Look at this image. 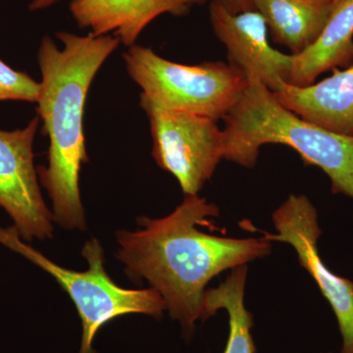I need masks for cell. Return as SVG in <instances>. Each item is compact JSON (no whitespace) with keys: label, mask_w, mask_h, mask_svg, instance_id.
<instances>
[{"label":"cell","mask_w":353,"mask_h":353,"mask_svg":"<svg viewBox=\"0 0 353 353\" xmlns=\"http://www.w3.org/2000/svg\"><path fill=\"white\" fill-rule=\"evenodd\" d=\"M60 0H32L29 8L32 11L43 10V9L50 8V6H54Z\"/></svg>","instance_id":"cell-17"},{"label":"cell","mask_w":353,"mask_h":353,"mask_svg":"<svg viewBox=\"0 0 353 353\" xmlns=\"http://www.w3.org/2000/svg\"><path fill=\"white\" fill-rule=\"evenodd\" d=\"M328 1H333V0H328Z\"/></svg>","instance_id":"cell-18"},{"label":"cell","mask_w":353,"mask_h":353,"mask_svg":"<svg viewBox=\"0 0 353 353\" xmlns=\"http://www.w3.org/2000/svg\"><path fill=\"white\" fill-rule=\"evenodd\" d=\"M59 48L50 37L41 39L38 61L41 80L39 118L50 139L48 166H39V182L52 203V218L64 229H87L80 192L82 165L88 162L83 117L88 90L104 62L117 50L113 34L79 36L59 32Z\"/></svg>","instance_id":"cell-2"},{"label":"cell","mask_w":353,"mask_h":353,"mask_svg":"<svg viewBox=\"0 0 353 353\" xmlns=\"http://www.w3.org/2000/svg\"><path fill=\"white\" fill-rule=\"evenodd\" d=\"M214 1V0H192V4H201L205 2ZM226 4L228 7L233 9V10L239 11L243 9L252 8L248 3V0H218Z\"/></svg>","instance_id":"cell-16"},{"label":"cell","mask_w":353,"mask_h":353,"mask_svg":"<svg viewBox=\"0 0 353 353\" xmlns=\"http://www.w3.org/2000/svg\"><path fill=\"white\" fill-rule=\"evenodd\" d=\"M209 3L211 26L226 48L229 63L275 92L287 82L292 55L271 46L263 16L253 8L233 10L218 0Z\"/></svg>","instance_id":"cell-9"},{"label":"cell","mask_w":353,"mask_h":353,"mask_svg":"<svg viewBox=\"0 0 353 353\" xmlns=\"http://www.w3.org/2000/svg\"><path fill=\"white\" fill-rule=\"evenodd\" d=\"M139 105L150 121L152 157L172 174L185 196H196L224 159V131L218 121L158 105L141 94Z\"/></svg>","instance_id":"cell-6"},{"label":"cell","mask_w":353,"mask_h":353,"mask_svg":"<svg viewBox=\"0 0 353 353\" xmlns=\"http://www.w3.org/2000/svg\"><path fill=\"white\" fill-rule=\"evenodd\" d=\"M272 220L277 233L263 232L264 238L294 248L299 264L333 309L343 336L341 353H353V282L333 273L320 257L318 240L322 231L312 202L305 196L292 194L276 209Z\"/></svg>","instance_id":"cell-7"},{"label":"cell","mask_w":353,"mask_h":353,"mask_svg":"<svg viewBox=\"0 0 353 353\" xmlns=\"http://www.w3.org/2000/svg\"><path fill=\"white\" fill-rule=\"evenodd\" d=\"M297 115L336 134L353 137V64L306 87L283 83L274 92Z\"/></svg>","instance_id":"cell-11"},{"label":"cell","mask_w":353,"mask_h":353,"mask_svg":"<svg viewBox=\"0 0 353 353\" xmlns=\"http://www.w3.org/2000/svg\"><path fill=\"white\" fill-rule=\"evenodd\" d=\"M0 245L20 253L39 268L50 273L75 304L83 325L82 341L78 353H97L95 336L106 323L128 314L160 316L166 306L161 296L148 290H127L114 283L104 268L103 248L97 239L83 245L87 271L77 272L59 266L43 253L28 245L14 227L0 226Z\"/></svg>","instance_id":"cell-4"},{"label":"cell","mask_w":353,"mask_h":353,"mask_svg":"<svg viewBox=\"0 0 353 353\" xmlns=\"http://www.w3.org/2000/svg\"><path fill=\"white\" fill-rule=\"evenodd\" d=\"M338 0H248L269 32L290 54L307 50L321 36Z\"/></svg>","instance_id":"cell-13"},{"label":"cell","mask_w":353,"mask_h":353,"mask_svg":"<svg viewBox=\"0 0 353 353\" xmlns=\"http://www.w3.org/2000/svg\"><path fill=\"white\" fill-rule=\"evenodd\" d=\"M39 92V82L24 72L11 68L0 59V101L36 103Z\"/></svg>","instance_id":"cell-15"},{"label":"cell","mask_w":353,"mask_h":353,"mask_svg":"<svg viewBox=\"0 0 353 353\" xmlns=\"http://www.w3.org/2000/svg\"><path fill=\"white\" fill-rule=\"evenodd\" d=\"M287 82L306 87L329 70L353 64V0H338L321 36L310 48L292 54Z\"/></svg>","instance_id":"cell-12"},{"label":"cell","mask_w":353,"mask_h":353,"mask_svg":"<svg viewBox=\"0 0 353 353\" xmlns=\"http://www.w3.org/2000/svg\"><path fill=\"white\" fill-rule=\"evenodd\" d=\"M248 265L232 270L218 287L206 290L204 297V321L220 309L229 314L230 334L223 353H254L252 328V314L245 308V294Z\"/></svg>","instance_id":"cell-14"},{"label":"cell","mask_w":353,"mask_h":353,"mask_svg":"<svg viewBox=\"0 0 353 353\" xmlns=\"http://www.w3.org/2000/svg\"><path fill=\"white\" fill-rule=\"evenodd\" d=\"M192 6V0H73L70 11L90 34H112L130 48L159 16L183 15Z\"/></svg>","instance_id":"cell-10"},{"label":"cell","mask_w":353,"mask_h":353,"mask_svg":"<svg viewBox=\"0 0 353 353\" xmlns=\"http://www.w3.org/2000/svg\"><path fill=\"white\" fill-rule=\"evenodd\" d=\"M224 159L252 168L265 145L296 150L305 165L321 169L334 194L353 199V137L336 134L285 108L259 80L248 85L223 118Z\"/></svg>","instance_id":"cell-3"},{"label":"cell","mask_w":353,"mask_h":353,"mask_svg":"<svg viewBox=\"0 0 353 353\" xmlns=\"http://www.w3.org/2000/svg\"><path fill=\"white\" fill-rule=\"evenodd\" d=\"M39 121L37 116L22 129L0 130V208L25 241L46 240L53 234L52 213L44 202L34 162Z\"/></svg>","instance_id":"cell-8"},{"label":"cell","mask_w":353,"mask_h":353,"mask_svg":"<svg viewBox=\"0 0 353 353\" xmlns=\"http://www.w3.org/2000/svg\"><path fill=\"white\" fill-rule=\"evenodd\" d=\"M124 61L132 80L150 101L216 121L223 120L248 85V78L230 63H176L136 44L125 53Z\"/></svg>","instance_id":"cell-5"},{"label":"cell","mask_w":353,"mask_h":353,"mask_svg":"<svg viewBox=\"0 0 353 353\" xmlns=\"http://www.w3.org/2000/svg\"><path fill=\"white\" fill-rule=\"evenodd\" d=\"M219 214L215 204L199 194L185 196L166 217L139 218V230H121L116 236V257L127 275L148 281L187 332L204 321V297L212 279L271 252V241L264 236L226 238L201 231Z\"/></svg>","instance_id":"cell-1"}]
</instances>
